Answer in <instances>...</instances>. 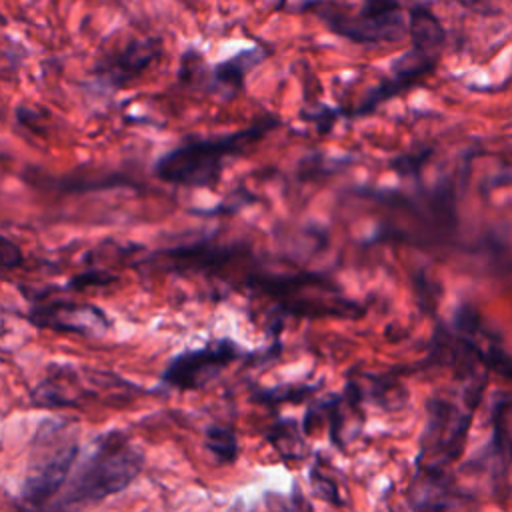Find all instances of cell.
Segmentation results:
<instances>
[{
  "label": "cell",
  "instance_id": "6da1fadb",
  "mask_svg": "<svg viewBox=\"0 0 512 512\" xmlns=\"http://www.w3.org/2000/svg\"><path fill=\"white\" fill-rule=\"evenodd\" d=\"M144 468V452L128 432L112 428L98 434L88 454L72 470L50 508H82L126 490Z\"/></svg>",
  "mask_w": 512,
  "mask_h": 512
},
{
  "label": "cell",
  "instance_id": "7a4b0ae2",
  "mask_svg": "<svg viewBox=\"0 0 512 512\" xmlns=\"http://www.w3.org/2000/svg\"><path fill=\"white\" fill-rule=\"evenodd\" d=\"M274 126H278V120L260 118L236 132L188 138L158 156L154 176L172 186L214 188L226 162L258 144Z\"/></svg>",
  "mask_w": 512,
  "mask_h": 512
},
{
  "label": "cell",
  "instance_id": "3957f363",
  "mask_svg": "<svg viewBox=\"0 0 512 512\" xmlns=\"http://www.w3.org/2000/svg\"><path fill=\"white\" fill-rule=\"evenodd\" d=\"M78 456L76 430L64 420H44L30 444V460L20 486L22 502L32 508L50 506L66 486Z\"/></svg>",
  "mask_w": 512,
  "mask_h": 512
},
{
  "label": "cell",
  "instance_id": "277c9868",
  "mask_svg": "<svg viewBox=\"0 0 512 512\" xmlns=\"http://www.w3.org/2000/svg\"><path fill=\"white\" fill-rule=\"evenodd\" d=\"M304 8L314 12L334 34L356 44H394L408 34L398 0H362L354 12L324 0H312Z\"/></svg>",
  "mask_w": 512,
  "mask_h": 512
},
{
  "label": "cell",
  "instance_id": "5b68a950",
  "mask_svg": "<svg viewBox=\"0 0 512 512\" xmlns=\"http://www.w3.org/2000/svg\"><path fill=\"white\" fill-rule=\"evenodd\" d=\"M244 348L232 338H216L200 348L176 354L162 370L160 382L180 392L200 390L218 378L232 362L244 356Z\"/></svg>",
  "mask_w": 512,
  "mask_h": 512
},
{
  "label": "cell",
  "instance_id": "8992f818",
  "mask_svg": "<svg viewBox=\"0 0 512 512\" xmlns=\"http://www.w3.org/2000/svg\"><path fill=\"white\" fill-rule=\"evenodd\" d=\"M28 322L42 330L86 338L102 336L110 328V318L100 306L70 300H32Z\"/></svg>",
  "mask_w": 512,
  "mask_h": 512
},
{
  "label": "cell",
  "instance_id": "52a82bcc",
  "mask_svg": "<svg viewBox=\"0 0 512 512\" xmlns=\"http://www.w3.org/2000/svg\"><path fill=\"white\" fill-rule=\"evenodd\" d=\"M162 54L160 38H130L122 46L102 54L94 64V80L100 88L120 90L140 78Z\"/></svg>",
  "mask_w": 512,
  "mask_h": 512
},
{
  "label": "cell",
  "instance_id": "ba28073f",
  "mask_svg": "<svg viewBox=\"0 0 512 512\" xmlns=\"http://www.w3.org/2000/svg\"><path fill=\"white\" fill-rule=\"evenodd\" d=\"M440 56L422 52L418 48H410L408 52H404L402 56H398L392 66H390V76L384 78L378 86H374L366 98L358 104V108L354 110H346L340 112L348 118H358V116H366L372 114L382 102L398 96L400 92L412 88L414 84H418L426 74H430L436 66Z\"/></svg>",
  "mask_w": 512,
  "mask_h": 512
},
{
  "label": "cell",
  "instance_id": "9c48e42d",
  "mask_svg": "<svg viewBox=\"0 0 512 512\" xmlns=\"http://www.w3.org/2000/svg\"><path fill=\"white\" fill-rule=\"evenodd\" d=\"M268 54H270V50L266 46H252V48L240 50L238 54H234L232 58H228L224 62H218L210 70L206 68L202 86L206 88V92L216 94L220 98H226V100L234 98L236 94L242 92L246 76L262 60H266Z\"/></svg>",
  "mask_w": 512,
  "mask_h": 512
},
{
  "label": "cell",
  "instance_id": "30bf717a",
  "mask_svg": "<svg viewBox=\"0 0 512 512\" xmlns=\"http://www.w3.org/2000/svg\"><path fill=\"white\" fill-rule=\"evenodd\" d=\"M408 36H410L414 48L434 54V56H440V50L446 40V32H444L440 20L426 6L410 8Z\"/></svg>",
  "mask_w": 512,
  "mask_h": 512
},
{
  "label": "cell",
  "instance_id": "8fae6325",
  "mask_svg": "<svg viewBox=\"0 0 512 512\" xmlns=\"http://www.w3.org/2000/svg\"><path fill=\"white\" fill-rule=\"evenodd\" d=\"M266 440L276 448L284 462L302 460L304 456L306 444L300 430L296 428V422L290 418H276L266 434Z\"/></svg>",
  "mask_w": 512,
  "mask_h": 512
},
{
  "label": "cell",
  "instance_id": "7c38bea8",
  "mask_svg": "<svg viewBox=\"0 0 512 512\" xmlns=\"http://www.w3.org/2000/svg\"><path fill=\"white\" fill-rule=\"evenodd\" d=\"M204 448L216 464H234L240 456V442L234 430L222 424H208L204 430Z\"/></svg>",
  "mask_w": 512,
  "mask_h": 512
},
{
  "label": "cell",
  "instance_id": "4fadbf2b",
  "mask_svg": "<svg viewBox=\"0 0 512 512\" xmlns=\"http://www.w3.org/2000/svg\"><path fill=\"white\" fill-rule=\"evenodd\" d=\"M314 384H280L274 388H256L252 398L264 404H280V402H304L310 394L316 392Z\"/></svg>",
  "mask_w": 512,
  "mask_h": 512
},
{
  "label": "cell",
  "instance_id": "5bb4252c",
  "mask_svg": "<svg viewBox=\"0 0 512 512\" xmlns=\"http://www.w3.org/2000/svg\"><path fill=\"white\" fill-rule=\"evenodd\" d=\"M308 476H310V486H312V490H314V494L318 498H322V500H326V502H330L334 506H342L344 504V500L340 498V492H338V484L322 472L320 456H316V462L312 464Z\"/></svg>",
  "mask_w": 512,
  "mask_h": 512
},
{
  "label": "cell",
  "instance_id": "9a60e30c",
  "mask_svg": "<svg viewBox=\"0 0 512 512\" xmlns=\"http://www.w3.org/2000/svg\"><path fill=\"white\" fill-rule=\"evenodd\" d=\"M114 280L112 274L108 272H102V270H88V272H82L78 276H74L70 282H68V290H80L84 286H104V284H110Z\"/></svg>",
  "mask_w": 512,
  "mask_h": 512
},
{
  "label": "cell",
  "instance_id": "2e32d148",
  "mask_svg": "<svg viewBox=\"0 0 512 512\" xmlns=\"http://www.w3.org/2000/svg\"><path fill=\"white\" fill-rule=\"evenodd\" d=\"M0 256H2V268L4 270H12L16 266L22 264V250L10 240V238H2L0 240Z\"/></svg>",
  "mask_w": 512,
  "mask_h": 512
},
{
  "label": "cell",
  "instance_id": "e0dca14e",
  "mask_svg": "<svg viewBox=\"0 0 512 512\" xmlns=\"http://www.w3.org/2000/svg\"><path fill=\"white\" fill-rule=\"evenodd\" d=\"M426 156H428V152H424V154H420V156H400V158L392 160L390 166H392L398 174H402V176H406V174H416V172H418V166L424 162Z\"/></svg>",
  "mask_w": 512,
  "mask_h": 512
}]
</instances>
